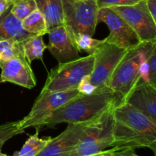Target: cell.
Instances as JSON below:
<instances>
[{"label": "cell", "instance_id": "f546056e", "mask_svg": "<svg viewBox=\"0 0 156 156\" xmlns=\"http://www.w3.org/2000/svg\"><path fill=\"white\" fill-rule=\"evenodd\" d=\"M122 156H140L136 155L134 149H123Z\"/></svg>", "mask_w": 156, "mask_h": 156}, {"label": "cell", "instance_id": "ba28073f", "mask_svg": "<svg viewBox=\"0 0 156 156\" xmlns=\"http://www.w3.org/2000/svg\"><path fill=\"white\" fill-rule=\"evenodd\" d=\"M128 50L103 39V42L94 52V66L90 82L95 87L108 86L113 73Z\"/></svg>", "mask_w": 156, "mask_h": 156}, {"label": "cell", "instance_id": "5bb4252c", "mask_svg": "<svg viewBox=\"0 0 156 156\" xmlns=\"http://www.w3.org/2000/svg\"><path fill=\"white\" fill-rule=\"evenodd\" d=\"M124 103L133 107L156 121V86L148 82H138Z\"/></svg>", "mask_w": 156, "mask_h": 156}, {"label": "cell", "instance_id": "d6986e66", "mask_svg": "<svg viewBox=\"0 0 156 156\" xmlns=\"http://www.w3.org/2000/svg\"><path fill=\"white\" fill-rule=\"evenodd\" d=\"M51 138H40L39 130L37 129L36 133L28 137L21 150L15 152L14 156H36L47 146Z\"/></svg>", "mask_w": 156, "mask_h": 156}, {"label": "cell", "instance_id": "3957f363", "mask_svg": "<svg viewBox=\"0 0 156 156\" xmlns=\"http://www.w3.org/2000/svg\"><path fill=\"white\" fill-rule=\"evenodd\" d=\"M156 48V41L142 42L129 50L115 69L108 83L116 98V107L123 104L140 79L142 63Z\"/></svg>", "mask_w": 156, "mask_h": 156}, {"label": "cell", "instance_id": "ac0fdd59", "mask_svg": "<svg viewBox=\"0 0 156 156\" xmlns=\"http://www.w3.org/2000/svg\"><path fill=\"white\" fill-rule=\"evenodd\" d=\"M22 27L27 33L31 34L44 35L47 34V24L42 14L38 9L34 11L21 21Z\"/></svg>", "mask_w": 156, "mask_h": 156}, {"label": "cell", "instance_id": "9c48e42d", "mask_svg": "<svg viewBox=\"0 0 156 156\" xmlns=\"http://www.w3.org/2000/svg\"><path fill=\"white\" fill-rule=\"evenodd\" d=\"M136 32L142 42L156 41V21L148 10L146 0L132 5L110 7Z\"/></svg>", "mask_w": 156, "mask_h": 156}, {"label": "cell", "instance_id": "83f0119b", "mask_svg": "<svg viewBox=\"0 0 156 156\" xmlns=\"http://www.w3.org/2000/svg\"><path fill=\"white\" fill-rule=\"evenodd\" d=\"M146 5L152 18L156 21V0H146Z\"/></svg>", "mask_w": 156, "mask_h": 156}, {"label": "cell", "instance_id": "ffe728a7", "mask_svg": "<svg viewBox=\"0 0 156 156\" xmlns=\"http://www.w3.org/2000/svg\"><path fill=\"white\" fill-rule=\"evenodd\" d=\"M12 13L18 19L22 21L27 15L35 11L37 5L34 0H12Z\"/></svg>", "mask_w": 156, "mask_h": 156}, {"label": "cell", "instance_id": "7c38bea8", "mask_svg": "<svg viewBox=\"0 0 156 156\" xmlns=\"http://www.w3.org/2000/svg\"><path fill=\"white\" fill-rule=\"evenodd\" d=\"M91 121L93 120L68 124L63 132L56 137L51 138L36 156H66L77 145L85 127Z\"/></svg>", "mask_w": 156, "mask_h": 156}, {"label": "cell", "instance_id": "9a60e30c", "mask_svg": "<svg viewBox=\"0 0 156 156\" xmlns=\"http://www.w3.org/2000/svg\"><path fill=\"white\" fill-rule=\"evenodd\" d=\"M12 4L0 14V41L13 40L22 42L33 34L27 33L23 28L21 20L14 16L11 11Z\"/></svg>", "mask_w": 156, "mask_h": 156}, {"label": "cell", "instance_id": "1f68e13d", "mask_svg": "<svg viewBox=\"0 0 156 156\" xmlns=\"http://www.w3.org/2000/svg\"><path fill=\"white\" fill-rule=\"evenodd\" d=\"M1 82H1V80H0V83H1Z\"/></svg>", "mask_w": 156, "mask_h": 156}, {"label": "cell", "instance_id": "8fae6325", "mask_svg": "<svg viewBox=\"0 0 156 156\" xmlns=\"http://www.w3.org/2000/svg\"><path fill=\"white\" fill-rule=\"evenodd\" d=\"M0 69L2 82H10L28 89L36 86V77L25 56L0 60Z\"/></svg>", "mask_w": 156, "mask_h": 156}, {"label": "cell", "instance_id": "6da1fadb", "mask_svg": "<svg viewBox=\"0 0 156 156\" xmlns=\"http://www.w3.org/2000/svg\"><path fill=\"white\" fill-rule=\"evenodd\" d=\"M111 148L117 150L148 148L155 152L156 121L126 103L113 110Z\"/></svg>", "mask_w": 156, "mask_h": 156}, {"label": "cell", "instance_id": "603a6c76", "mask_svg": "<svg viewBox=\"0 0 156 156\" xmlns=\"http://www.w3.org/2000/svg\"><path fill=\"white\" fill-rule=\"evenodd\" d=\"M148 83L156 86V48L148 57Z\"/></svg>", "mask_w": 156, "mask_h": 156}, {"label": "cell", "instance_id": "30bf717a", "mask_svg": "<svg viewBox=\"0 0 156 156\" xmlns=\"http://www.w3.org/2000/svg\"><path fill=\"white\" fill-rule=\"evenodd\" d=\"M98 22H104L110 30V34L105 38L108 43L129 50L142 43L136 32L129 24L111 8H101L98 13Z\"/></svg>", "mask_w": 156, "mask_h": 156}, {"label": "cell", "instance_id": "484cf974", "mask_svg": "<svg viewBox=\"0 0 156 156\" xmlns=\"http://www.w3.org/2000/svg\"><path fill=\"white\" fill-rule=\"evenodd\" d=\"M18 41H13V40H7V41H0V56L5 53L7 50L12 48V47L16 44V43Z\"/></svg>", "mask_w": 156, "mask_h": 156}, {"label": "cell", "instance_id": "7402d4cb", "mask_svg": "<svg viewBox=\"0 0 156 156\" xmlns=\"http://www.w3.org/2000/svg\"><path fill=\"white\" fill-rule=\"evenodd\" d=\"M24 129L20 127L19 120L18 121L8 122L0 126V150L5 143L15 136L23 133Z\"/></svg>", "mask_w": 156, "mask_h": 156}, {"label": "cell", "instance_id": "f1b7e54d", "mask_svg": "<svg viewBox=\"0 0 156 156\" xmlns=\"http://www.w3.org/2000/svg\"><path fill=\"white\" fill-rule=\"evenodd\" d=\"M12 2V0H0V14L4 12Z\"/></svg>", "mask_w": 156, "mask_h": 156}, {"label": "cell", "instance_id": "7a4b0ae2", "mask_svg": "<svg viewBox=\"0 0 156 156\" xmlns=\"http://www.w3.org/2000/svg\"><path fill=\"white\" fill-rule=\"evenodd\" d=\"M116 107V98L108 86L99 87L90 94H79L55 111L44 126L53 127L59 123H78L94 120Z\"/></svg>", "mask_w": 156, "mask_h": 156}, {"label": "cell", "instance_id": "277c9868", "mask_svg": "<svg viewBox=\"0 0 156 156\" xmlns=\"http://www.w3.org/2000/svg\"><path fill=\"white\" fill-rule=\"evenodd\" d=\"M94 55L79 57L75 60L59 63L52 69L39 95L56 91L77 89L81 80L91 74Z\"/></svg>", "mask_w": 156, "mask_h": 156}, {"label": "cell", "instance_id": "4fadbf2b", "mask_svg": "<svg viewBox=\"0 0 156 156\" xmlns=\"http://www.w3.org/2000/svg\"><path fill=\"white\" fill-rule=\"evenodd\" d=\"M47 49L59 63L70 62L79 58V51L64 25L48 31Z\"/></svg>", "mask_w": 156, "mask_h": 156}, {"label": "cell", "instance_id": "d4e9b609", "mask_svg": "<svg viewBox=\"0 0 156 156\" xmlns=\"http://www.w3.org/2000/svg\"><path fill=\"white\" fill-rule=\"evenodd\" d=\"M97 87L94 86L91 82H90L89 76H85V78L81 80L80 83L79 84L77 87V90L81 93L84 94H90L94 92L96 90Z\"/></svg>", "mask_w": 156, "mask_h": 156}, {"label": "cell", "instance_id": "cb8c5ba5", "mask_svg": "<svg viewBox=\"0 0 156 156\" xmlns=\"http://www.w3.org/2000/svg\"><path fill=\"white\" fill-rule=\"evenodd\" d=\"M142 0H96L99 9L113 6L132 5Z\"/></svg>", "mask_w": 156, "mask_h": 156}, {"label": "cell", "instance_id": "4316f807", "mask_svg": "<svg viewBox=\"0 0 156 156\" xmlns=\"http://www.w3.org/2000/svg\"><path fill=\"white\" fill-rule=\"evenodd\" d=\"M122 155H123V150H117L111 148V149H106L99 153L88 156H122Z\"/></svg>", "mask_w": 156, "mask_h": 156}, {"label": "cell", "instance_id": "4dcf8cb0", "mask_svg": "<svg viewBox=\"0 0 156 156\" xmlns=\"http://www.w3.org/2000/svg\"><path fill=\"white\" fill-rule=\"evenodd\" d=\"M0 156H8V155H5V154H3L2 152H1V150H0Z\"/></svg>", "mask_w": 156, "mask_h": 156}, {"label": "cell", "instance_id": "2e32d148", "mask_svg": "<svg viewBox=\"0 0 156 156\" xmlns=\"http://www.w3.org/2000/svg\"><path fill=\"white\" fill-rule=\"evenodd\" d=\"M45 19L47 31L64 25L62 0H34ZM48 33V32H47Z\"/></svg>", "mask_w": 156, "mask_h": 156}, {"label": "cell", "instance_id": "44dd1931", "mask_svg": "<svg viewBox=\"0 0 156 156\" xmlns=\"http://www.w3.org/2000/svg\"><path fill=\"white\" fill-rule=\"evenodd\" d=\"M75 44L79 51L83 50L88 54H93L103 40H97L92 37L84 34H79L73 37Z\"/></svg>", "mask_w": 156, "mask_h": 156}, {"label": "cell", "instance_id": "5b68a950", "mask_svg": "<svg viewBox=\"0 0 156 156\" xmlns=\"http://www.w3.org/2000/svg\"><path fill=\"white\" fill-rule=\"evenodd\" d=\"M113 110L91 121L85 127L77 145L66 156H88L111 148L114 140Z\"/></svg>", "mask_w": 156, "mask_h": 156}, {"label": "cell", "instance_id": "8992f818", "mask_svg": "<svg viewBox=\"0 0 156 156\" xmlns=\"http://www.w3.org/2000/svg\"><path fill=\"white\" fill-rule=\"evenodd\" d=\"M64 26L73 39L84 34L92 37L98 24L96 0H62Z\"/></svg>", "mask_w": 156, "mask_h": 156}, {"label": "cell", "instance_id": "52a82bcc", "mask_svg": "<svg viewBox=\"0 0 156 156\" xmlns=\"http://www.w3.org/2000/svg\"><path fill=\"white\" fill-rule=\"evenodd\" d=\"M80 94L77 89L56 91L39 95L26 117L19 120L20 127L25 130L30 127L40 128L52 114Z\"/></svg>", "mask_w": 156, "mask_h": 156}, {"label": "cell", "instance_id": "e0dca14e", "mask_svg": "<svg viewBox=\"0 0 156 156\" xmlns=\"http://www.w3.org/2000/svg\"><path fill=\"white\" fill-rule=\"evenodd\" d=\"M23 49L26 59L30 63L34 59H42L47 45L44 44L43 36L33 34L22 41Z\"/></svg>", "mask_w": 156, "mask_h": 156}]
</instances>
